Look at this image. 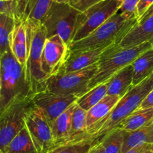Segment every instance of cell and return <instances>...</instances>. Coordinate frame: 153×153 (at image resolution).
<instances>
[{"label":"cell","mask_w":153,"mask_h":153,"mask_svg":"<svg viewBox=\"0 0 153 153\" xmlns=\"http://www.w3.org/2000/svg\"><path fill=\"white\" fill-rule=\"evenodd\" d=\"M124 130L114 128L102 137L101 142L105 153H122Z\"/></svg>","instance_id":"83f0119b"},{"label":"cell","mask_w":153,"mask_h":153,"mask_svg":"<svg viewBox=\"0 0 153 153\" xmlns=\"http://www.w3.org/2000/svg\"><path fill=\"white\" fill-rule=\"evenodd\" d=\"M137 22V18L118 11L86 38L72 43L70 51H85L118 44Z\"/></svg>","instance_id":"7a4b0ae2"},{"label":"cell","mask_w":153,"mask_h":153,"mask_svg":"<svg viewBox=\"0 0 153 153\" xmlns=\"http://www.w3.org/2000/svg\"><path fill=\"white\" fill-rule=\"evenodd\" d=\"M152 88L153 74L138 85L134 86L123 97L121 98L108 116L93 128L90 130L89 134L94 135L97 137H102L131 112L138 109Z\"/></svg>","instance_id":"5b68a950"},{"label":"cell","mask_w":153,"mask_h":153,"mask_svg":"<svg viewBox=\"0 0 153 153\" xmlns=\"http://www.w3.org/2000/svg\"><path fill=\"white\" fill-rule=\"evenodd\" d=\"M140 0H121V6L119 11L130 17H136L137 16V4Z\"/></svg>","instance_id":"f1b7e54d"},{"label":"cell","mask_w":153,"mask_h":153,"mask_svg":"<svg viewBox=\"0 0 153 153\" xmlns=\"http://www.w3.org/2000/svg\"><path fill=\"white\" fill-rule=\"evenodd\" d=\"M98 69L97 63L82 70L55 74L46 80V89L61 94H73L81 97L89 91V82Z\"/></svg>","instance_id":"52a82bcc"},{"label":"cell","mask_w":153,"mask_h":153,"mask_svg":"<svg viewBox=\"0 0 153 153\" xmlns=\"http://www.w3.org/2000/svg\"><path fill=\"white\" fill-rule=\"evenodd\" d=\"M79 13L69 3L54 2L41 21L46 29L47 38L58 34L70 46L76 34Z\"/></svg>","instance_id":"8992f818"},{"label":"cell","mask_w":153,"mask_h":153,"mask_svg":"<svg viewBox=\"0 0 153 153\" xmlns=\"http://www.w3.org/2000/svg\"><path fill=\"white\" fill-rule=\"evenodd\" d=\"M27 31V56L25 75L34 94L46 90V76L41 69V56L47 32L41 22L25 20Z\"/></svg>","instance_id":"3957f363"},{"label":"cell","mask_w":153,"mask_h":153,"mask_svg":"<svg viewBox=\"0 0 153 153\" xmlns=\"http://www.w3.org/2000/svg\"><path fill=\"white\" fill-rule=\"evenodd\" d=\"M25 68L10 49L0 56V114L16 100L33 97Z\"/></svg>","instance_id":"6da1fadb"},{"label":"cell","mask_w":153,"mask_h":153,"mask_svg":"<svg viewBox=\"0 0 153 153\" xmlns=\"http://www.w3.org/2000/svg\"><path fill=\"white\" fill-rule=\"evenodd\" d=\"M153 107V88L146 95L144 100L140 104V108H149Z\"/></svg>","instance_id":"836d02e7"},{"label":"cell","mask_w":153,"mask_h":153,"mask_svg":"<svg viewBox=\"0 0 153 153\" xmlns=\"http://www.w3.org/2000/svg\"><path fill=\"white\" fill-rule=\"evenodd\" d=\"M70 0H54L55 2L58 3H69Z\"/></svg>","instance_id":"8d00e7d4"},{"label":"cell","mask_w":153,"mask_h":153,"mask_svg":"<svg viewBox=\"0 0 153 153\" xmlns=\"http://www.w3.org/2000/svg\"><path fill=\"white\" fill-rule=\"evenodd\" d=\"M76 104V101L73 103L67 110L61 113L51 125L54 145L66 142L68 139L71 128L72 115Z\"/></svg>","instance_id":"44dd1931"},{"label":"cell","mask_w":153,"mask_h":153,"mask_svg":"<svg viewBox=\"0 0 153 153\" xmlns=\"http://www.w3.org/2000/svg\"><path fill=\"white\" fill-rule=\"evenodd\" d=\"M121 3V0H102L85 11L80 12L76 21V34L73 43L86 38L117 13Z\"/></svg>","instance_id":"ba28073f"},{"label":"cell","mask_w":153,"mask_h":153,"mask_svg":"<svg viewBox=\"0 0 153 153\" xmlns=\"http://www.w3.org/2000/svg\"><path fill=\"white\" fill-rule=\"evenodd\" d=\"M70 52V46L58 34L46 38L41 56V69L46 79L59 73Z\"/></svg>","instance_id":"30bf717a"},{"label":"cell","mask_w":153,"mask_h":153,"mask_svg":"<svg viewBox=\"0 0 153 153\" xmlns=\"http://www.w3.org/2000/svg\"><path fill=\"white\" fill-rule=\"evenodd\" d=\"M100 141H98L95 144H94L88 153H105L104 148L102 146Z\"/></svg>","instance_id":"e575fe53"},{"label":"cell","mask_w":153,"mask_h":153,"mask_svg":"<svg viewBox=\"0 0 153 153\" xmlns=\"http://www.w3.org/2000/svg\"><path fill=\"white\" fill-rule=\"evenodd\" d=\"M3 153H37L26 126L1 151Z\"/></svg>","instance_id":"cb8c5ba5"},{"label":"cell","mask_w":153,"mask_h":153,"mask_svg":"<svg viewBox=\"0 0 153 153\" xmlns=\"http://www.w3.org/2000/svg\"><path fill=\"white\" fill-rule=\"evenodd\" d=\"M153 149V145L151 144H141L138 145L131 149L128 150L125 153H143L146 152V150Z\"/></svg>","instance_id":"d6a6232c"},{"label":"cell","mask_w":153,"mask_h":153,"mask_svg":"<svg viewBox=\"0 0 153 153\" xmlns=\"http://www.w3.org/2000/svg\"><path fill=\"white\" fill-rule=\"evenodd\" d=\"M0 153H3V152H0Z\"/></svg>","instance_id":"f35d334b"},{"label":"cell","mask_w":153,"mask_h":153,"mask_svg":"<svg viewBox=\"0 0 153 153\" xmlns=\"http://www.w3.org/2000/svg\"><path fill=\"white\" fill-rule=\"evenodd\" d=\"M14 26V17L0 12V56L10 50V38Z\"/></svg>","instance_id":"4316f807"},{"label":"cell","mask_w":153,"mask_h":153,"mask_svg":"<svg viewBox=\"0 0 153 153\" xmlns=\"http://www.w3.org/2000/svg\"><path fill=\"white\" fill-rule=\"evenodd\" d=\"M25 124L37 153H46L53 146L52 126L39 108L34 106L28 111Z\"/></svg>","instance_id":"8fae6325"},{"label":"cell","mask_w":153,"mask_h":153,"mask_svg":"<svg viewBox=\"0 0 153 153\" xmlns=\"http://www.w3.org/2000/svg\"><path fill=\"white\" fill-rule=\"evenodd\" d=\"M131 64L133 86H137L153 74V46L139 56Z\"/></svg>","instance_id":"7402d4cb"},{"label":"cell","mask_w":153,"mask_h":153,"mask_svg":"<svg viewBox=\"0 0 153 153\" xmlns=\"http://www.w3.org/2000/svg\"><path fill=\"white\" fill-rule=\"evenodd\" d=\"M152 46V42H145L131 47H123L120 44L108 46L97 62L98 69L89 82V89L106 82L115 73L131 64L139 56Z\"/></svg>","instance_id":"277c9868"},{"label":"cell","mask_w":153,"mask_h":153,"mask_svg":"<svg viewBox=\"0 0 153 153\" xmlns=\"http://www.w3.org/2000/svg\"><path fill=\"white\" fill-rule=\"evenodd\" d=\"M143 153H153V149H149V150H146V152Z\"/></svg>","instance_id":"74e56055"},{"label":"cell","mask_w":153,"mask_h":153,"mask_svg":"<svg viewBox=\"0 0 153 153\" xmlns=\"http://www.w3.org/2000/svg\"><path fill=\"white\" fill-rule=\"evenodd\" d=\"M10 49L18 62L25 68L27 56V31L25 21L15 19V26L10 38Z\"/></svg>","instance_id":"2e32d148"},{"label":"cell","mask_w":153,"mask_h":153,"mask_svg":"<svg viewBox=\"0 0 153 153\" xmlns=\"http://www.w3.org/2000/svg\"><path fill=\"white\" fill-rule=\"evenodd\" d=\"M107 92L108 82L106 81L91 88L85 94L78 98L76 104L85 111H88L91 107L102 100L107 95Z\"/></svg>","instance_id":"484cf974"},{"label":"cell","mask_w":153,"mask_h":153,"mask_svg":"<svg viewBox=\"0 0 153 153\" xmlns=\"http://www.w3.org/2000/svg\"><path fill=\"white\" fill-rule=\"evenodd\" d=\"M152 4L153 0H140L138 4H137V16H138V20L146 13V10L150 8V6Z\"/></svg>","instance_id":"1f68e13d"},{"label":"cell","mask_w":153,"mask_h":153,"mask_svg":"<svg viewBox=\"0 0 153 153\" xmlns=\"http://www.w3.org/2000/svg\"><path fill=\"white\" fill-rule=\"evenodd\" d=\"M121 98L119 96L106 95L98 104L87 111V130H90L108 116Z\"/></svg>","instance_id":"ac0fdd59"},{"label":"cell","mask_w":153,"mask_h":153,"mask_svg":"<svg viewBox=\"0 0 153 153\" xmlns=\"http://www.w3.org/2000/svg\"><path fill=\"white\" fill-rule=\"evenodd\" d=\"M101 1L102 0H70L69 4L79 11L83 12Z\"/></svg>","instance_id":"4dcf8cb0"},{"label":"cell","mask_w":153,"mask_h":153,"mask_svg":"<svg viewBox=\"0 0 153 153\" xmlns=\"http://www.w3.org/2000/svg\"><path fill=\"white\" fill-rule=\"evenodd\" d=\"M108 47H100L85 51L70 52L68 59L58 74L76 71L85 68L91 64H96L99 62L102 52Z\"/></svg>","instance_id":"4fadbf2b"},{"label":"cell","mask_w":153,"mask_h":153,"mask_svg":"<svg viewBox=\"0 0 153 153\" xmlns=\"http://www.w3.org/2000/svg\"><path fill=\"white\" fill-rule=\"evenodd\" d=\"M152 14H153V4L150 6V8H149L147 10H146V13H145L144 14H143V16H142L140 18V20H138V22H140V21L146 19V18L149 17V16H150L151 15H152Z\"/></svg>","instance_id":"d590c367"},{"label":"cell","mask_w":153,"mask_h":153,"mask_svg":"<svg viewBox=\"0 0 153 153\" xmlns=\"http://www.w3.org/2000/svg\"><path fill=\"white\" fill-rule=\"evenodd\" d=\"M34 106L32 97L13 102L0 114V152L25 127V118Z\"/></svg>","instance_id":"9c48e42d"},{"label":"cell","mask_w":153,"mask_h":153,"mask_svg":"<svg viewBox=\"0 0 153 153\" xmlns=\"http://www.w3.org/2000/svg\"><path fill=\"white\" fill-rule=\"evenodd\" d=\"M123 136L122 153L141 144L153 145V121L133 131L124 130Z\"/></svg>","instance_id":"d6986e66"},{"label":"cell","mask_w":153,"mask_h":153,"mask_svg":"<svg viewBox=\"0 0 153 153\" xmlns=\"http://www.w3.org/2000/svg\"><path fill=\"white\" fill-rule=\"evenodd\" d=\"M0 12L16 17L17 0H0Z\"/></svg>","instance_id":"f546056e"},{"label":"cell","mask_w":153,"mask_h":153,"mask_svg":"<svg viewBox=\"0 0 153 153\" xmlns=\"http://www.w3.org/2000/svg\"><path fill=\"white\" fill-rule=\"evenodd\" d=\"M78 98L73 94H61L49 92H40L32 97L34 106L40 110L52 125L61 113L67 110Z\"/></svg>","instance_id":"7c38bea8"},{"label":"cell","mask_w":153,"mask_h":153,"mask_svg":"<svg viewBox=\"0 0 153 153\" xmlns=\"http://www.w3.org/2000/svg\"><path fill=\"white\" fill-rule=\"evenodd\" d=\"M86 117L87 111L81 108L76 104L73 115H72L70 136H69L67 140L64 142L82 140L92 136V135L89 134L87 130Z\"/></svg>","instance_id":"603a6c76"},{"label":"cell","mask_w":153,"mask_h":153,"mask_svg":"<svg viewBox=\"0 0 153 153\" xmlns=\"http://www.w3.org/2000/svg\"><path fill=\"white\" fill-rule=\"evenodd\" d=\"M101 139L102 137L92 135L82 140L56 144L46 153H88L92 146Z\"/></svg>","instance_id":"d4e9b609"},{"label":"cell","mask_w":153,"mask_h":153,"mask_svg":"<svg viewBox=\"0 0 153 153\" xmlns=\"http://www.w3.org/2000/svg\"><path fill=\"white\" fill-rule=\"evenodd\" d=\"M107 82L108 95L123 97L134 86L132 64L127 65L115 73L110 79L108 80Z\"/></svg>","instance_id":"e0dca14e"},{"label":"cell","mask_w":153,"mask_h":153,"mask_svg":"<svg viewBox=\"0 0 153 153\" xmlns=\"http://www.w3.org/2000/svg\"><path fill=\"white\" fill-rule=\"evenodd\" d=\"M145 42L153 44V14L137 22L123 38L120 45L123 47H131Z\"/></svg>","instance_id":"9a60e30c"},{"label":"cell","mask_w":153,"mask_h":153,"mask_svg":"<svg viewBox=\"0 0 153 153\" xmlns=\"http://www.w3.org/2000/svg\"><path fill=\"white\" fill-rule=\"evenodd\" d=\"M54 0H17V12L15 19L41 22Z\"/></svg>","instance_id":"5bb4252c"},{"label":"cell","mask_w":153,"mask_h":153,"mask_svg":"<svg viewBox=\"0 0 153 153\" xmlns=\"http://www.w3.org/2000/svg\"><path fill=\"white\" fill-rule=\"evenodd\" d=\"M152 121L153 107H139L120 122L114 128H119L125 131H133L146 125Z\"/></svg>","instance_id":"ffe728a7"}]
</instances>
